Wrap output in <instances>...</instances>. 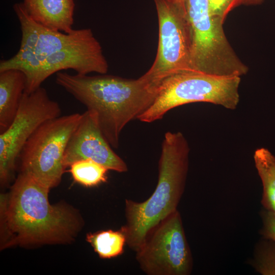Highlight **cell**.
Segmentation results:
<instances>
[{"label":"cell","instance_id":"6da1fadb","mask_svg":"<svg viewBox=\"0 0 275 275\" xmlns=\"http://www.w3.org/2000/svg\"><path fill=\"white\" fill-rule=\"evenodd\" d=\"M56 82L96 115L104 136L114 148L119 147L124 127L153 103L158 88L142 76L130 79L62 71L57 73Z\"/></svg>","mask_w":275,"mask_h":275},{"label":"cell","instance_id":"7a4b0ae2","mask_svg":"<svg viewBox=\"0 0 275 275\" xmlns=\"http://www.w3.org/2000/svg\"><path fill=\"white\" fill-rule=\"evenodd\" d=\"M189 149L180 132L165 133L158 163L157 185L145 201L125 200L126 222L120 229L126 244L136 252L149 231L161 220L175 212L182 197L188 167Z\"/></svg>","mask_w":275,"mask_h":275},{"label":"cell","instance_id":"3957f363","mask_svg":"<svg viewBox=\"0 0 275 275\" xmlns=\"http://www.w3.org/2000/svg\"><path fill=\"white\" fill-rule=\"evenodd\" d=\"M49 188L20 172L13 185L7 207V227L22 244L54 243L71 240L77 228L73 213L63 205H52Z\"/></svg>","mask_w":275,"mask_h":275},{"label":"cell","instance_id":"277c9868","mask_svg":"<svg viewBox=\"0 0 275 275\" xmlns=\"http://www.w3.org/2000/svg\"><path fill=\"white\" fill-rule=\"evenodd\" d=\"M13 8L20 25V45L14 56L1 61L0 71L17 69L26 78L46 79L69 66L78 50L98 41L90 29L69 33L53 31L33 20L21 3Z\"/></svg>","mask_w":275,"mask_h":275},{"label":"cell","instance_id":"5b68a950","mask_svg":"<svg viewBox=\"0 0 275 275\" xmlns=\"http://www.w3.org/2000/svg\"><path fill=\"white\" fill-rule=\"evenodd\" d=\"M240 76H221L195 71L175 73L159 84L151 106L138 119L151 123L170 110L186 104L205 102L235 109L239 102Z\"/></svg>","mask_w":275,"mask_h":275},{"label":"cell","instance_id":"8992f818","mask_svg":"<svg viewBox=\"0 0 275 275\" xmlns=\"http://www.w3.org/2000/svg\"><path fill=\"white\" fill-rule=\"evenodd\" d=\"M193 71L221 76H241L248 67L238 57L224 31V22L209 13L207 0H186Z\"/></svg>","mask_w":275,"mask_h":275},{"label":"cell","instance_id":"52a82bcc","mask_svg":"<svg viewBox=\"0 0 275 275\" xmlns=\"http://www.w3.org/2000/svg\"><path fill=\"white\" fill-rule=\"evenodd\" d=\"M81 117V114L73 113L42 123L18 156L20 172L31 176L49 189L57 186L65 170L63 156L66 146Z\"/></svg>","mask_w":275,"mask_h":275},{"label":"cell","instance_id":"ba28073f","mask_svg":"<svg viewBox=\"0 0 275 275\" xmlns=\"http://www.w3.org/2000/svg\"><path fill=\"white\" fill-rule=\"evenodd\" d=\"M159 25L156 56L142 76L159 86L167 77L193 71L191 36L186 6L180 0H154Z\"/></svg>","mask_w":275,"mask_h":275},{"label":"cell","instance_id":"9c48e42d","mask_svg":"<svg viewBox=\"0 0 275 275\" xmlns=\"http://www.w3.org/2000/svg\"><path fill=\"white\" fill-rule=\"evenodd\" d=\"M135 253L140 268L147 275L190 274L193 257L179 211L152 228Z\"/></svg>","mask_w":275,"mask_h":275},{"label":"cell","instance_id":"30bf717a","mask_svg":"<svg viewBox=\"0 0 275 275\" xmlns=\"http://www.w3.org/2000/svg\"><path fill=\"white\" fill-rule=\"evenodd\" d=\"M59 104L51 99L45 88L40 87L24 93L13 121L0 133V180L2 185L12 178L16 162L23 146L45 121L60 116Z\"/></svg>","mask_w":275,"mask_h":275},{"label":"cell","instance_id":"8fae6325","mask_svg":"<svg viewBox=\"0 0 275 275\" xmlns=\"http://www.w3.org/2000/svg\"><path fill=\"white\" fill-rule=\"evenodd\" d=\"M99 126L96 115L87 110L81 114L78 124L66 146L63 166L66 169L74 162L91 159L119 173L128 171L125 162L112 149Z\"/></svg>","mask_w":275,"mask_h":275},{"label":"cell","instance_id":"7c38bea8","mask_svg":"<svg viewBox=\"0 0 275 275\" xmlns=\"http://www.w3.org/2000/svg\"><path fill=\"white\" fill-rule=\"evenodd\" d=\"M28 15L50 30L69 33L74 29V0H23Z\"/></svg>","mask_w":275,"mask_h":275},{"label":"cell","instance_id":"4fadbf2b","mask_svg":"<svg viewBox=\"0 0 275 275\" xmlns=\"http://www.w3.org/2000/svg\"><path fill=\"white\" fill-rule=\"evenodd\" d=\"M26 77L17 69L0 71V133L15 117L25 92Z\"/></svg>","mask_w":275,"mask_h":275},{"label":"cell","instance_id":"5bb4252c","mask_svg":"<svg viewBox=\"0 0 275 275\" xmlns=\"http://www.w3.org/2000/svg\"><path fill=\"white\" fill-rule=\"evenodd\" d=\"M254 159L263 186L261 203L264 209L275 213V157L268 149L260 148L255 151Z\"/></svg>","mask_w":275,"mask_h":275},{"label":"cell","instance_id":"9a60e30c","mask_svg":"<svg viewBox=\"0 0 275 275\" xmlns=\"http://www.w3.org/2000/svg\"><path fill=\"white\" fill-rule=\"evenodd\" d=\"M86 240L91 245L99 257L109 259L122 255L126 244V238L123 232L107 230L89 233Z\"/></svg>","mask_w":275,"mask_h":275},{"label":"cell","instance_id":"2e32d148","mask_svg":"<svg viewBox=\"0 0 275 275\" xmlns=\"http://www.w3.org/2000/svg\"><path fill=\"white\" fill-rule=\"evenodd\" d=\"M69 172L73 180L86 187H93L106 182L108 170L91 159H81L72 163Z\"/></svg>","mask_w":275,"mask_h":275},{"label":"cell","instance_id":"e0dca14e","mask_svg":"<svg viewBox=\"0 0 275 275\" xmlns=\"http://www.w3.org/2000/svg\"><path fill=\"white\" fill-rule=\"evenodd\" d=\"M251 265L262 275H275V242L263 237L256 245Z\"/></svg>","mask_w":275,"mask_h":275},{"label":"cell","instance_id":"ac0fdd59","mask_svg":"<svg viewBox=\"0 0 275 275\" xmlns=\"http://www.w3.org/2000/svg\"><path fill=\"white\" fill-rule=\"evenodd\" d=\"M240 0H207L210 14L223 22L235 7L239 6Z\"/></svg>","mask_w":275,"mask_h":275},{"label":"cell","instance_id":"d6986e66","mask_svg":"<svg viewBox=\"0 0 275 275\" xmlns=\"http://www.w3.org/2000/svg\"><path fill=\"white\" fill-rule=\"evenodd\" d=\"M261 216L262 221L261 235L275 242V213L264 209L261 211Z\"/></svg>","mask_w":275,"mask_h":275},{"label":"cell","instance_id":"ffe728a7","mask_svg":"<svg viewBox=\"0 0 275 275\" xmlns=\"http://www.w3.org/2000/svg\"><path fill=\"white\" fill-rule=\"evenodd\" d=\"M264 0H240L239 4L242 5H256L262 3Z\"/></svg>","mask_w":275,"mask_h":275},{"label":"cell","instance_id":"44dd1931","mask_svg":"<svg viewBox=\"0 0 275 275\" xmlns=\"http://www.w3.org/2000/svg\"><path fill=\"white\" fill-rule=\"evenodd\" d=\"M183 4H184L185 5H186V0H180Z\"/></svg>","mask_w":275,"mask_h":275}]
</instances>
